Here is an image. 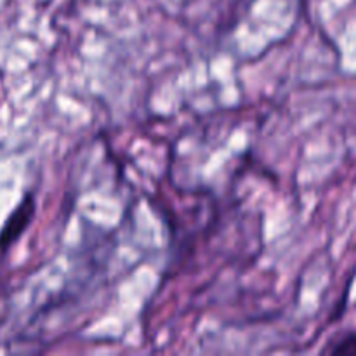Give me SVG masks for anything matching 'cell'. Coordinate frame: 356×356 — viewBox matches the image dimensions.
I'll use <instances>...</instances> for the list:
<instances>
[{
	"instance_id": "cell-1",
	"label": "cell",
	"mask_w": 356,
	"mask_h": 356,
	"mask_svg": "<svg viewBox=\"0 0 356 356\" xmlns=\"http://www.w3.org/2000/svg\"><path fill=\"white\" fill-rule=\"evenodd\" d=\"M33 214L35 200L31 195H26V197L21 200V204L14 209L10 218L7 219L6 226L2 228V233H0V249H7L10 243H14L21 235H23V232L28 228L31 219H33Z\"/></svg>"
},
{
	"instance_id": "cell-2",
	"label": "cell",
	"mask_w": 356,
	"mask_h": 356,
	"mask_svg": "<svg viewBox=\"0 0 356 356\" xmlns=\"http://www.w3.org/2000/svg\"><path fill=\"white\" fill-rule=\"evenodd\" d=\"M323 353H330L334 356H356V330L344 334L339 339L334 341Z\"/></svg>"
}]
</instances>
